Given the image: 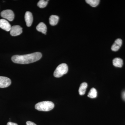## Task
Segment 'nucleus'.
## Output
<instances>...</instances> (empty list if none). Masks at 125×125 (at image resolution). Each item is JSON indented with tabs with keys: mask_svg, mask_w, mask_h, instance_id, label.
<instances>
[{
	"mask_svg": "<svg viewBox=\"0 0 125 125\" xmlns=\"http://www.w3.org/2000/svg\"><path fill=\"white\" fill-rule=\"evenodd\" d=\"M42 57L41 52H37L24 55H15L11 57L14 62L19 64H28L36 62Z\"/></svg>",
	"mask_w": 125,
	"mask_h": 125,
	"instance_id": "obj_1",
	"label": "nucleus"
},
{
	"mask_svg": "<svg viewBox=\"0 0 125 125\" xmlns=\"http://www.w3.org/2000/svg\"><path fill=\"white\" fill-rule=\"evenodd\" d=\"M54 107V104L51 101H43L38 103L35 105V108L39 111H49Z\"/></svg>",
	"mask_w": 125,
	"mask_h": 125,
	"instance_id": "obj_2",
	"label": "nucleus"
},
{
	"mask_svg": "<svg viewBox=\"0 0 125 125\" xmlns=\"http://www.w3.org/2000/svg\"><path fill=\"white\" fill-rule=\"evenodd\" d=\"M68 67L65 63H62L58 66L54 71V76L56 78H60L67 73Z\"/></svg>",
	"mask_w": 125,
	"mask_h": 125,
	"instance_id": "obj_3",
	"label": "nucleus"
},
{
	"mask_svg": "<svg viewBox=\"0 0 125 125\" xmlns=\"http://www.w3.org/2000/svg\"><path fill=\"white\" fill-rule=\"evenodd\" d=\"M1 16L9 21H12L14 18V14L12 10H5L1 11Z\"/></svg>",
	"mask_w": 125,
	"mask_h": 125,
	"instance_id": "obj_4",
	"label": "nucleus"
},
{
	"mask_svg": "<svg viewBox=\"0 0 125 125\" xmlns=\"http://www.w3.org/2000/svg\"><path fill=\"white\" fill-rule=\"evenodd\" d=\"M11 84L10 78L5 76H0V88H5L9 87Z\"/></svg>",
	"mask_w": 125,
	"mask_h": 125,
	"instance_id": "obj_5",
	"label": "nucleus"
},
{
	"mask_svg": "<svg viewBox=\"0 0 125 125\" xmlns=\"http://www.w3.org/2000/svg\"><path fill=\"white\" fill-rule=\"evenodd\" d=\"M22 32V28L19 25H14L11 27L10 34L13 36H16L20 35Z\"/></svg>",
	"mask_w": 125,
	"mask_h": 125,
	"instance_id": "obj_6",
	"label": "nucleus"
},
{
	"mask_svg": "<svg viewBox=\"0 0 125 125\" xmlns=\"http://www.w3.org/2000/svg\"><path fill=\"white\" fill-rule=\"evenodd\" d=\"M11 26L8 21L4 19L0 20V28L6 31H10Z\"/></svg>",
	"mask_w": 125,
	"mask_h": 125,
	"instance_id": "obj_7",
	"label": "nucleus"
},
{
	"mask_svg": "<svg viewBox=\"0 0 125 125\" xmlns=\"http://www.w3.org/2000/svg\"><path fill=\"white\" fill-rule=\"evenodd\" d=\"M25 20L27 27H30L33 21L32 14L31 12L27 11L25 13Z\"/></svg>",
	"mask_w": 125,
	"mask_h": 125,
	"instance_id": "obj_8",
	"label": "nucleus"
},
{
	"mask_svg": "<svg viewBox=\"0 0 125 125\" xmlns=\"http://www.w3.org/2000/svg\"><path fill=\"white\" fill-rule=\"evenodd\" d=\"M122 44V41L121 39H117L115 41L114 44L112 46L111 49L114 52L118 51L121 46Z\"/></svg>",
	"mask_w": 125,
	"mask_h": 125,
	"instance_id": "obj_9",
	"label": "nucleus"
},
{
	"mask_svg": "<svg viewBox=\"0 0 125 125\" xmlns=\"http://www.w3.org/2000/svg\"><path fill=\"white\" fill-rule=\"evenodd\" d=\"M36 29L39 32L46 34L47 32V27L45 23L43 22L39 23L36 27Z\"/></svg>",
	"mask_w": 125,
	"mask_h": 125,
	"instance_id": "obj_10",
	"label": "nucleus"
},
{
	"mask_svg": "<svg viewBox=\"0 0 125 125\" xmlns=\"http://www.w3.org/2000/svg\"><path fill=\"white\" fill-rule=\"evenodd\" d=\"M59 19V17L57 16L52 15L49 18V23L52 26H55L58 23Z\"/></svg>",
	"mask_w": 125,
	"mask_h": 125,
	"instance_id": "obj_11",
	"label": "nucleus"
},
{
	"mask_svg": "<svg viewBox=\"0 0 125 125\" xmlns=\"http://www.w3.org/2000/svg\"><path fill=\"white\" fill-rule=\"evenodd\" d=\"M113 63L115 67H121L123 65V60L120 58H115L113 60Z\"/></svg>",
	"mask_w": 125,
	"mask_h": 125,
	"instance_id": "obj_12",
	"label": "nucleus"
},
{
	"mask_svg": "<svg viewBox=\"0 0 125 125\" xmlns=\"http://www.w3.org/2000/svg\"><path fill=\"white\" fill-rule=\"evenodd\" d=\"M87 86L88 84L87 83L85 82L82 83L81 84L79 90V94L80 95L82 96L85 94Z\"/></svg>",
	"mask_w": 125,
	"mask_h": 125,
	"instance_id": "obj_13",
	"label": "nucleus"
},
{
	"mask_svg": "<svg viewBox=\"0 0 125 125\" xmlns=\"http://www.w3.org/2000/svg\"><path fill=\"white\" fill-rule=\"evenodd\" d=\"M88 96L91 98H94L97 96V92L96 90L94 88H92L90 90Z\"/></svg>",
	"mask_w": 125,
	"mask_h": 125,
	"instance_id": "obj_14",
	"label": "nucleus"
},
{
	"mask_svg": "<svg viewBox=\"0 0 125 125\" xmlns=\"http://www.w3.org/2000/svg\"><path fill=\"white\" fill-rule=\"evenodd\" d=\"M85 1L87 4L93 7H96L98 5L100 0H86Z\"/></svg>",
	"mask_w": 125,
	"mask_h": 125,
	"instance_id": "obj_15",
	"label": "nucleus"
},
{
	"mask_svg": "<svg viewBox=\"0 0 125 125\" xmlns=\"http://www.w3.org/2000/svg\"><path fill=\"white\" fill-rule=\"evenodd\" d=\"M48 1V0H40L38 3V6L40 8H45L47 5Z\"/></svg>",
	"mask_w": 125,
	"mask_h": 125,
	"instance_id": "obj_16",
	"label": "nucleus"
},
{
	"mask_svg": "<svg viewBox=\"0 0 125 125\" xmlns=\"http://www.w3.org/2000/svg\"><path fill=\"white\" fill-rule=\"evenodd\" d=\"M26 125H37L35 123L30 121H28L26 122Z\"/></svg>",
	"mask_w": 125,
	"mask_h": 125,
	"instance_id": "obj_17",
	"label": "nucleus"
},
{
	"mask_svg": "<svg viewBox=\"0 0 125 125\" xmlns=\"http://www.w3.org/2000/svg\"><path fill=\"white\" fill-rule=\"evenodd\" d=\"M7 125H18L17 123H13V122H8V123H7Z\"/></svg>",
	"mask_w": 125,
	"mask_h": 125,
	"instance_id": "obj_18",
	"label": "nucleus"
},
{
	"mask_svg": "<svg viewBox=\"0 0 125 125\" xmlns=\"http://www.w3.org/2000/svg\"><path fill=\"white\" fill-rule=\"evenodd\" d=\"M122 96H123V99H124L125 101V92H123Z\"/></svg>",
	"mask_w": 125,
	"mask_h": 125,
	"instance_id": "obj_19",
	"label": "nucleus"
}]
</instances>
